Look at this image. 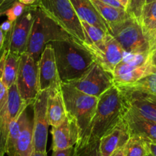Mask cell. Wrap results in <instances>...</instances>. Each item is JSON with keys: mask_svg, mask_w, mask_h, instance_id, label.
<instances>
[{"mask_svg": "<svg viewBox=\"0 0 156 156\" xmlns=\"http://www.w3.org/2000/svg\"><path fill=\"white\" fill-rule=\"evenodd\" d=\"M108 31L120 44L126 53L151 51L149 42L141 23L131 16L122 22L109 25Z\"/></svg>", "mask_w": 156, "mask_h": 156, "instance_id": "8992f818", "label": "cell"}, {"mask_svg": "<svg viewBox=\"0 0 156 156\" xmlns=\"http://www.w3.org/2000/svg\"><path fill=\"white\" fill-rule=\"evenodd\" d=\"M27 115H28V112H27L26 108L22 112V114L19 115V118L12 123L11 126H10L8 140H7L6 154H8L14 148L19 136H20L21 133H22L25 119H26Z\"/></svg>", "mask_w": 156, "mask_h": 156, "instance_id": "484cf974", "label": "cell"}, {"mask_svg": "<svg viewBox=\"0 0 156 156\" xmlns=\"http://www.w3.org/2000/svg\"><path fill=\"white\" fill-rule=\"evenodd\" d=\"M47 115L49 125L57 127L61 125L67 115L61 88L49 90Z\"/></svg>", "mask_w": 156, "mask_h": 156, "instance_id": "ffe728a7", "label": "cell"}, {"mask_svg": "<svg viewBox=\"0 0 156 156\" xmlns=\"http://www.w3.org/2000/svg\"><path fill=\"white\" fill-rule=\"evenodd\" d=\"M61 83H69L85 74L95 62L89 50L73 37L51 42Z\"/></svg>", "mask_w": 156, "mask_h": 156, "instance_id": "6da1fadb", "label": "cell"}, {"mask_svg": "<svg viewBox=\"0 0 156 156\" xmlns=\"http://www.w3.org/2000/svg\"><path fill=\"white\" fill-rule=\"evenodd\" d=\"M36 4L27 5L23 14L13 23L12 28L9 32V51L19 55L25 52L35 15Z\"/></svg>", "mask_w": 156, "mask_h": 156, "instance_id": "4fadbf2b", "label": "cell"}, {"mask_svg": "<svg viewBox=\"0 0 156 156\" xmlns=\"http://www.w3.org/2000/svg\"><path fill=\"white\" fill-rule=\"evenodd\" d=\"M91 2H93L100 16L106 21L108 28L109 25L122 22L130 16L126 9L115 8L112 5L100 2L98 0H91Z\"/></svg>", "mask_w": 156, "mask_h": 156, "instance_id": "7402d4cb", "label": "cell"}, {"mask_svg": "<svg viewBox=\"0 0 156 156\" xmlns=\"http://www.w3.org/2000/svg\"><path fill=\"white\" fill-rule=\"evenodd\" d=\"M151 61V51L124 55L123 59L115 67L112 77L114 85H129L155 72Z\"/></svg>", "mask_w": 156, "mask_h": 156, "instance_id": "52a82bcc", "label": "cell"}, {"mask_svg": "<svg viewBox=\"0 0 156 156\" xmlns=\"http://www.w3.org/2000/svg\"><path fill=\"white\" fill-rule=\"evenodd\" d=\"M13 23H14V22H10V21H9L8 19H7L6 21L3 22L1 25H0V28L2 29V31L4 32V34H6V33L9 32L12 30L13 26Z\"/></svg>", "mask_w": 156, "mask_h": 156, "instance_id": "836d02e7", "label": "cell"}, {"mask_svg": "<svg viewBox=\"0 0 156 156\" xmlns=\"http://www.w3.org/2000/svg\"><path fill=\"white\" fill-rule=\"evenodd\" d=\"M119 87H122L129 90L139 91L156 97V71L144 76L132 84Z\"/></svg>", "mask_w": 156, "mask_h": 156, "instance_id": "d4e9b609", "label": "cell"}, {"mask_svg": "<svg viewBox=\"0 0 156 156\" xmlns=\"http://www.w3.org/2000/svg\"><path fill=\"white\" fill-rule=\"evenodd\" d=\"M5 36L4 34L3 31H2V29L0 28V53H1V51H2V46L4 44V41H5Z\"/></svg>", "mask_w": 156, "mask_h": 156, "instance_id": "74e56055", "label": "cell"}, {"mask_svg": "<svg viewBox=\"0 0 156 156\" xmlns=\"http://www.w3.org/2000/svg\"><path fill=\"white\" fill-rule=\"evenodd\" d=\"M148 156H156V142L146 141Z\"/></svg>", "mask_w": 156, "mask_h": 156, "instance_id": "e575fe53", "label": "cell"}, {"mask_svg": "<svg viewBox=\"0 0 156 156\" xmlns=\"http://www.w3.org/2000/svg\"><path fill=\"white\" fill-rule=\"evenodd\" d=\"M16 83L22 100L32 105L39 93L38 66L26 52L20 55Z\"/></svg>", "mask_w": 156, "mask_h": 156, "instance_id": "ba28073f", "label": "cell"}, {"mask_svg": "<svg viewBox=\"0 0 156 156\" xmlns=\"http://www.w3.org/2000/svg\"><path fill=\"white\" fill-rule=\"evenodd\" d=\"M155 49H156V46H155V47H154V48H153V50H152V51H154V50H155Z\"/></svg>", "mask_w": 156, "mask_h": 156, "instance_id": "f6af8a7d", "label": "cell"}, {"mask_svg": "<svg viewBox=\"0 0 156 156\" xmlns=\"http://www.w3.org/2000/svg\"><path fill=\"white\" fill-rule=\"evenodd\" d=\"M151 61L154 68L156 69V49L151 51Z\"/></svg>", "mask_w": 156, "mask_h": 156, "instance_id": "ab89813d", "label": "cell"}, {"mask_svg": "<svg viewBox=\"0 0 156 156\" xmlns=\"http://www.w3.org/2000/svg\"><path fill=\"white\" fill-rule=\"evenodd\" d=\"M27 5L21 3L18 0H16L11 5V6L7 9L4 12V15L7 17V19L12 22H15L22 14L26 9Z\"/></svg>", "mask_w": 156, "mask_h": 156, "instance_id": "f546056e", "label": "cell"}, {"mask_svg": "<svg viewBox=\"0 0 156 156\" xmlns=\"http://www.w3.org/2000/svg\"><path fill=\"white\" fill-rule=\"evenodd\" d=\"M67 83L83 94L97 97L114 86L112 73L105 70L96 61L83 76Z\"/></svg>", "mask_w": 156, "mask_h": 156, "instance_id": "30bf717a", "label": "cell"}, {"mask_svg": "<svg viewBox=\"0 0 156 156\" xmlns=\"http://www.w3.org/2000/svg\"><path fill=\"white\" fill-rule=\"evenodd\" d=\"M100 2H103L105 4H107V5H112V6L115 7V8H119V9H126L125 7L119 2L117 0H98Z\"/></svg>", "mask_w": 156, "mask_h": 156, "instance_id": "d590c367", "label": "cell"}, {"mask_svg": "<svg viewBox=\"0 0 156 156\" xmlns=\"http://www.w3.org/2000/svg\"><path fill=\"white\" fill-rule=\"evenodd\" d=\"M52 151L74 147L80 139V129L75 117L67 113L60 126L52 127Z\"/></svg>", "mask_w": 156, "mask_h": 156, "instance_id": "2e32d148", "label": "cell"}, {"mask_svg": "<svg viewBox=\"0 0 156 156\" xmlns=\"http://www.w3.org/2000/svg\"><path fill=\"white\" fill-rule=\"evenodd\" d=\"M124 119L128 125L130 136H137L148 142H156V122L143 118L129 109Z\"/></svg>", "mask_w": 156, "mask_h": 156, "instance_id": "ac0fdd59", "label": "cell"}, {"mask_svg": "<svg viewBox=\"0 0 156 156\" xmlns=\"http://www.w3.org/2000/svg\"><path fill=\"white\" fill-rule=\"evenodd\" d=\"M61 90L67 113L75 117L80 129V139L75 146H81L90 140V126L99 97L83 94L69 83H61Z\"/></svg>", "mask_w": 156, "mask_h": 156, "instance_id": "3957f363", "label": "cell"}, {"mask_svg": "<svg viewBox=\"0 0 156 156\" xmlns=\"http://www.w3.org/2000/svg\"><path fill=\"white\" fill-rule=\"evenodd\" d=\"M37 5L72 37L84 42L81 22L70 0H38Z\"/></svg>", "mask_w": 156, "mask_h": 156, "instance_id": "5b68a950", "label": "cell"}, {"mask_svg": "<svg viewBox=\"0 0 156 156\" xmlns=\"http://www.w3.org/2000/svg\"><path fill=\"white\" fill-rule=\"evenodd\" d=\"M20 55L8 51L4 64L3 73H2V83L7 88L12 86L16 81L18 70L19 66Z\"/></svg>", "mask_w": 156, "mask_h": 156, "instance_id": "cb8c5ba5", "label": "cell"}, {"mask_svg": "<svg viewBox=\"0 0 156 156\" xmlns=\"http://www.w3.org/2000/svg\"><path fill=\"white\" fill-rule=\"evenodd\" d=\"M126 120H121L100 139V151L102 156H110L116 150L125 146L130 138Z\"/></svg>", "mask_w": 156, "mask_h": 156, "instance_id": "e0dca14e", "label": "cell"}, {"mask_svg": "<svg viewBox=\"0 0 156 156\" xmlns=\"http://www.w3.org/2000/svg\"><path fill=\"white\" fill-rule=\"evenodd\" d=\"M75 12L80 21H84L90 25L101 28L109 33V28L91 0H70Z\"/></svg>", "mask_w": 156, "mask_h": 156, "instance_id": "d6986e66", "label": "cell"}, {"mask_svg": "<svg viewBox=\"0 0 156 156\" xmlns=\"http://www.w3.org/2000/svg\"><path fill=\"white\" fill-rule=\"evenodd\" d=\"M73 151H74V147H71L67 149L53 151L51 156H73Z\"/></svg>", "mask_w": 156, "mask_h": 156, "instance_id": "1f68e13d", "label": "cell"}, {"mask_svg": "<svg viewBox=\"0 0 156 156\" xmlns=\"http://www.w3.org/2000/svg\"><path fill=\"white\" fill-rule=\"evenodd\" d=\"M33 152V119L27 115L23 129L8 156H31Z\"/></svg>", "mask_w": 156, "mask_h": 156, "instance_id": "44dd1931", "label": "cell"}, {"mask_svg": "<svg viewBox=\"0 0 156 156\" xmlns=\"http://www.w3.org/2000/svg\"><path fill=\"white\" fill-rule=\"evenodd\" d=\"M71 37L36 4L35 15L25 52L38 61L44 48L52 41Z\"/></svg>", "mask_w": 156, "mask_h": 156, "instance_id": "277c9868", "label": "cell"}, {"mask_svg": "<svg viewBox=\"0 0 156 156\" xmlns=\"http://www.w3.org/2000/svg\"><path fill=\"white\" fill-rule=\"evenodd\" d=\"M145 5V0H129L126 12L129 16L135 18L140 22L142 9Z\"/></svg>", "mask_w": 156, "mask_h": 156, "instance_id": "4dcf8cb0", "label": "cell"}, {"mask_svg": "<svg viewBox=\"0 0 156 156\" xmlns=\"http://www.w3.org/2000/svg\"><path fill=\"white\" fill-rule=\"evenodd\" d=\"M39 91L61 88V81L58 74L55 51L51 44L44 48L37 61Z\"/></svg>", "mask_w": 156, "mask_h": 156, "instance_id": "5bb4252c", "label": "cell"}, {"mask_svg": "<svg viewBox=\"0 0 156 156\" xmlns=\"http://www.w3.org/2000/svg\"><path fill=\"white\" fill-rule=\"evenodd\" d=\"M31 156H47V152H41V151H33Z\"/></svg>", "mask_w": 156, "mask_h": 156, "instance_id": "b9f144b4", "label": "cell"}, {"mask_svg": "<svg viewBox=\"0 0 156 156\" xmlns=\"http://www.w3.org/2000/svg\"><path fill=\"white\" fill-rule=\"evenodd\" d=\"M49 90L39 91L33 103V151L47 152L49 123L48 121L47 105Z\"/></svg>", "mask_w": 156, "mask_h": 156, "instance_id": "8fae6325", "label": "cell"}, {"mask_svg": "<svg viewBox=\"0 0 156 156\" xmlns=\"http://www.w3.org/2000/svg\"><path fill=\"white\" fill-rule=\"evenodd\" d=\"M83 44L90 51L96 62L112 74L115 67L123 59L125 55V51L120 44L109 33L104 40L98 44L83 43Z\"/></svg>", "mask_w": 156, "mask_h": 156, "instance_id": "7c38bea8", "label": "cell"}, {"mask_svg": "<svg viewBox=\"0 0 156 156\" xmlns=\"http://www.w3.org/2000/svg\"><path fill=\"white\" fill-rule=\"evenodd\" d=\"M126 106L115 85L98 98L95 114L90 126V139H100L124 118Z\"/></svg>", "mask_w": 156, "mask_h": 156, "instance_id": "7a4b0ae2", "label": "cell"}, {"mask_svg": "<svg viewBox=\"0 0 156 156\" xmlns=\"http://www.w3.org/2000/svg\"><path fill=\"white\" fill-rule=\"evenodd\" d=\"M83 34L85 36V44H97L104 40L108 33L92 25H90L84 21H80Z\"/></svg>", "mask_w": 156, "mask_h": 156, "instance_id": "83f0119b", "label": "cell"}, {"mask_svg": "<svg viewBox=\"0 0 156 156\" xmlns=\"http://www.w3.org/2000/svg\"><path fill=\"white\" fill-rule=\"evenodd\" d=\"M140 23L149 42L156 31V0L145 4L142 9Z\"/></svg>", "mask_w": 156, "mask_h": 156, "instance_id": "603a6c76", "label": "cell"}, {"mask_svg": "<svg viewBox=\"0 0 156 156\" xmlns=\"http://www.w3.org/2000/svg\"><path fill=\"white\" fill-rule=\"evenodd\" d=\"M147 156H148V155H147Z\"/></svg>", "mask_w": 156, "mask_h": 156, "instance_id": "bcb514c9", "label": "cell"}, {"mask_svg": "<svg viewBox=\"0 0 156 156\" xmlns=\"http://www.w3.org/2000/svg\"><path fill=\"white\" fill-rule=\"evenodd\" d=\"M73 156H102L100 151V139H90L81 146H74Z\"/></svg>", "mask_w": 156, "mask_h": 156, "instance_id": "f1b7e54d", "label": "cell"}, {"mask_svg": "<svg viewBox=\"0 0 156 156\" xmlns=\"http://www.w3.org/2000/svg\"><path fill=\"white\" fill-rule=\"evenodd\" d=\"M18 1L25 5H31L37 3L38 0H18Z\"/></svg>", "mask_w": 156, "mask_h": 156, "instance_id": "8d00e7d4", "label": "cell"}, {"mask_svg": "<svg viewBox=\"0 0 156 156\" xmlns=\"http://www.w3.org/2000/svg\"><path fill=\"white\" fill-rule=\"evenodd\" d=\"M110 156H125V153H124L123 148H119V149L115 151L112 154H111Z\"/></svg>", "mask_w": 156, "mask_h": 156, "instance_id": "60d3db41", "label": "cell"}, {"mask_svg": "<svg viewBox=\"0 0 156 156\" xmlns=\"http://www.w3.org/2000/svg\"><path fill=\"white\" fill-rule=\"evenodd\" d=\"M16 0H0V16L4 15L5 10L11 6Z\"/></svg>", "mask_w": 156, "mask_h": 156, "instance_id": "d6a6232c", "label": "cell"}, {"mask_svg": "<svg viewBox=\"0 0 156 156\" xmlns=\"http://www.w3.org/2000/svg\"><path fill=\"white\" fill-rule=\"evenodd\" d=\"M154 1H155V0H145V4L150 3V2H154Z\"/></svg>", "mask_w": 156, "mask_h": 156, "instance_id": "ee69618b", "label": "cell"}, {"mask_svg": "<svg viewBox=\"0 0 156 156\" xmlns=\"http://www.w3.org/2000/svg\"><path fill=\"white\" fill-rule=\"evenodd\" d=\"M28 106L29 104L22 99L15 83L9 88L8 102L0 112V156L6 154L7 140L12 123Z\"/></svg>", "mask_w": 156, "mask_h": 156, "instance_id": "9c48e42d", "label": "cell"}, {"mask_svg": "<svg viewBox=\"0 0 156 156\" xmlns=\"http://www.w3.org/2000/svg\"><path fill=\"white\" fill-rule=\"evenodd\" d=\"M149 44H150V51H152L153 48L156 46V31L155 33L154 34V35L152 36V37L151 38L149 41Z\"/></svg>", "mask_w": 156, "mask_h": 156, "instance_id": "f35d334b", "label": "cell"}, {"mask_svg": "<svg viewBox=\"0 0 156 156\" xmlns=\"http://www.w3.org/2000/svg\"><path fill=\"white\" fill-rule=\"evenodd\" d=\"M120 90L127 109L156 122V97L116 86Z\"/></svg>", "mask_w": 156, "mask_h": 156, "instance_id": "9a60e30c", "label": "cell"}, {"mask_svg": "<svg viewBox=\"0 0 156 156\" xmlns=\"http://www.w3.org/2000/svg\"><path fill=\"white\" fill-rule=\"evenodd\" d=\"M117 1H118L119 2H120V3L122 4L124 7H125L126 9L127 7H128V5H129V0H117Z\"/></svg>", "mask_w": 156, "mask_h": 156, "instance_id": "7bdbcfd3", "label": "cell"}, {"mask_svg": "<svg viewBox=\"0 0 156 156\" xmlns=\"http://www.w3.org/2000/svg\"><path fill=\"white\" fill-rule=\"evenodd\" d=\"M125 156H147L146 141L137 136H131L123 147Z\"/></svg>", "mask_w": 156, "mask_h": 156, "instance_id": "4316f807", "label": "cell"}]
</instances>
